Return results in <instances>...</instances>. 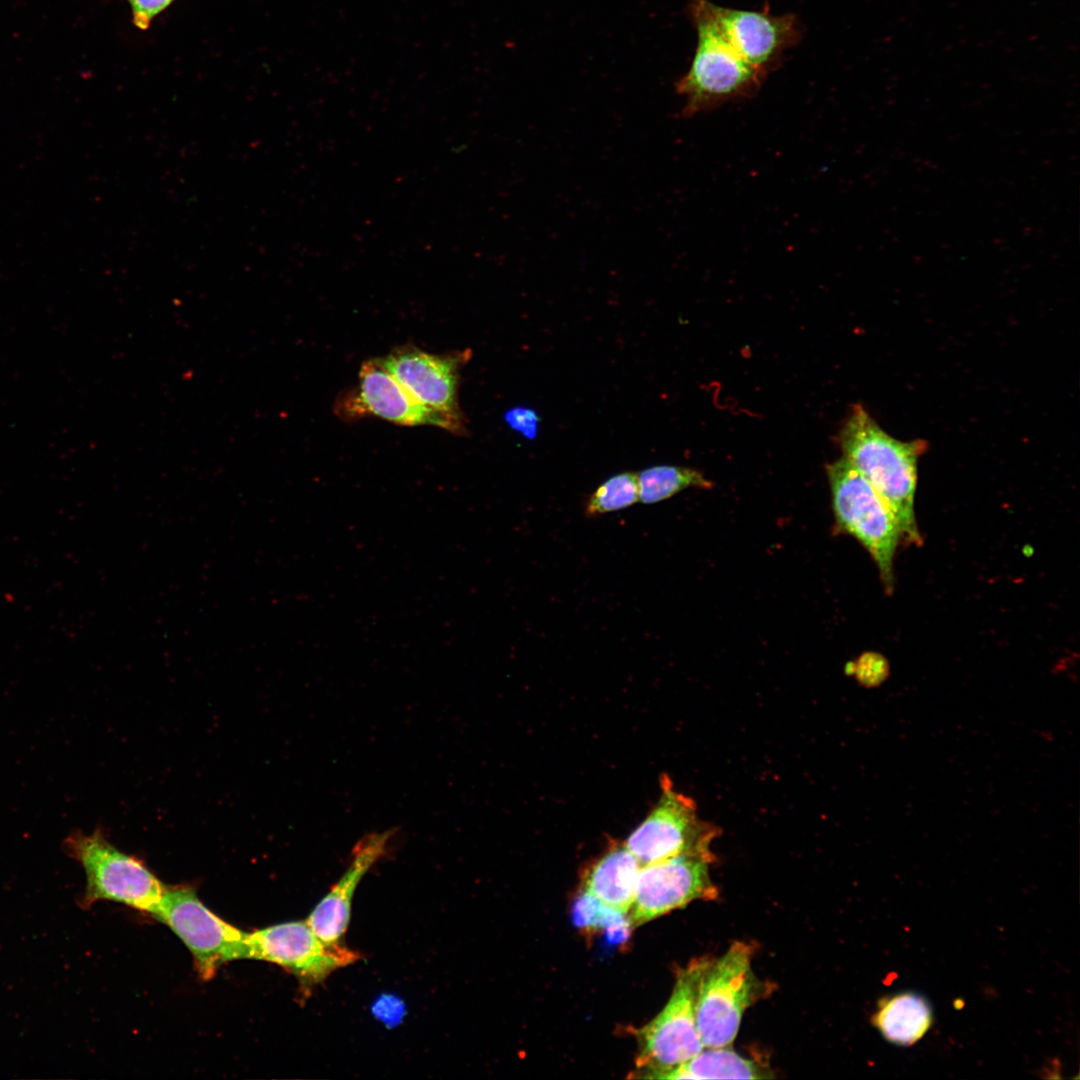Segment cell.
I'll return each instance as SVG.
<instances>
[{
    "label": "cell",
    "mask_w": 1080,
    "mask_h": 1080,
    "mask_svg": "<svg viewBox=\"0 0 1080 1080\" xmlns=\"http://www.w3.org/2000/svg\"><path fill=\"white\" fill-rule=\"evenodd\" d=\"M839 443L843 457L886 501L896 517L902 537L919 543L914 510L917 465L927 442L894 438L863 406L856 404L840 430Z\"/></svg>",
    "instance_id": "1"
},
{
    "label": "cell",
    "mask_w": 1080,
    "mask_h": 1080,
    "mask_svg": "<svg viewBox=\"0 0 1080 1080\" xmlns=\"http://www.w3.org/2000/svg\"><path fill=\"white\" fill-rule=\"evenodd\" d=\"M708 0H689L688 13L697 34L690 68L676 83L684 97L681 115L690 118L721 105L751 98L767 76L746 63L721 32Z\"/></svg>",
    "instance_id": "2"
},
{
    "label": "cell",
    "mask_w": 1080,
    "mask_h": 1080,
    "mask_svg": "<svg viewBox=\"0 0 1080 1080\" xmlns=\"http://www.w3.org/2000/svg\"><path fill=\"white\" fill-rule=\"evenodd\" d=\"M63 849L85 871L86 887L78 901L80 907L88 909L97 901L110 900L154 913L166 886L142 861L110 843L101 830L91 834L71 832L64 839Z\"/></svg>",
    "instance_id": "3"
},
{
    "label": "cell",
    "mask_w": 1080,
    "mask_h": 1080,
    "mask_svg": "<svg viewBox=\"0 0 1080 1080\" xmlns=\"http://www.w3.org/2000/svg\"><path fill=\"white\" fill-rule=\"evenodd\" d=\"M832 508L840 530L869 552L887 589L893 586V560L902 538L896 517L875 488L844 458L827 466Z\"/></svg>",
    "instance_id": "4"
},
{
    "label": "cell",
    "mask_w": 1080,
    "mask_h": 1080,
    "mask_svg": "<svg viewBox=\"0 0 1080 1080\" xmlns=\"http://www.w3.org/2000/svg\"><path fill=\"white\" fill-rule=\"evenodd\" d=\"M752 948L735 942L718 959H708L696 1005V1023L704 1048L730 1047L746 1009L761 994L752 969Z\"/></svg>",
    "instance_id": "5"
},
{
    "label": "cell",
    "mask_w": 1080,
    "mask_h": 1080,
    "mask_svg": "<svg viewBox=\"0 0 1080 1080\" xmlns=\"http://www.w3.org/2000/svg\"><path fill=\"white\" fill-rule=\"evenodd\" d=\"M708 959L682 969L661 1012L639 1031L637 1067L642 1077H656L704 1049L696 1023L699 984Z\"/></svg>",
    "instance_id": "6"
},
{
    "label": "cell",
    "mask_w": 1080,
    "mask_h": 1080,
    "mask_svg": "<svg viewBox=\"0 0 1080 1080\" xmlns=\"http://www.w3.org/2000/svg\"><path fill=\"white\" fill-rule=\"evenodd\" d=\"M152 915L184 942L204 980L226 962L247 959L246 932L209 910L191 887H166Z\"/></svg>",
    "instance_id": "7"
},
{
    "label": "cell",
    "mask_w": 1080,
    "mask_h": 1080,
    "mask_svg": "<svg viewBox=\"0 0 1080 1080\" xmlns=\"http://www.w3.org/2000/svg\"><path fill=\"white\" fill-rule=\"evenodd\" d=\"M661 796L624 844L641 866L677 855L711 851L719 830L698 817L695 802L666 777Z\"/></svg>",
    "instance_id": "8"
},
{
    "label": "cell",
    "mask_w": 1080,
    "mask_h": 1080,
    "mask_svg": "<svg viewBox=\"0 0 1080 1080\" xmlns=\"http://www.w3.org/2000/svg\"><path fill=\"white\" fill-rule=\"evenodd\" d=\"M712 851L684 853L641 866L634 899L628 913L631 927H637L695 900L718 897L709 866Z\"/></svg>",
    "instance_id": "9"
},
{
    "label": "cell",
    "mask_w": 1080,
    "mask_h": 1080,
    "mask_svg": "<svg viewBox=\"0 0 1080 1080\" xmlns=\"http://www.w3.org/2000/svg\"><path fill=\"white\" fill-rule=\"evenodd\" d=\"M247 959L271 962L294 974L305 985L325 981L334 971L360 959L342 943L322 941L305 921L276 924L246 933Z\"/></svg>",
    "instance_id": "10"
},
{
    "label": "cell",
    "mask_w": 1080,
    "mask_h": 1080,
    "mask_svg": "<svg viewBox=\"0 0 1080 1080\" xmlns=\"http://www.w3.org/2000/svg\"><path fill=\"white\" fill-rule=\"evenodd\" d=\"M470 356V350L431 354L404 346L379 361L418 402L465 425L457 395L460 370Z\"/></svg>",
    "instance_id": "11"
},
{
    "label": "cell",
    "mask_w": 1080,
    "mask_h": 1080,
    "mask_svg": "<svg viewBox=\"0 0 1080 1080\" xmlns=\"http://www.w3.org/2000/svg\"><path fill=\"white\" fill-rule=\"evenodd\" d=\"M713 16L740 57L765 76L781 63L785 52L801 39L798 18L793 14L775 16L768 7L750 11L711 3Z\"/></svg>",
    "instance_id": "12"
},
{
    "label": "cell",
    "mask_w": 1080,
    "mask_h": 1080,
    "mask_svg": "<svg viewBox=\"0 0 1080 1080\" xmlns=\"http://www.w3.org/2000/svg\"><path fill=\"white\" fill-rule=\"evenodd\" d=\"M339 409L350 418L372 415L398 425H432L456 434L466 432L464 424L418 402L379 359L362 364L358 386Z\"/></svg>",
    "instance_id": "13"
},
{
    "label": "cell",
    "mask_w": 1080,
    "mask_h": 1080,
    "mask_svg": "<svg viewBox=\"0 0 1080 1080\" xmlns=\"http://www.w3.org/2000/svg\"><path fill=\"white\" fill-rule=\"evenodd\" d=\"M392 835V831L370 833L358 841L343 875L307 917L309 927L325 943H341L350 922L356 888L371 867L384 856Z\"/></svg>",
    "instance_id": "14"
},
{
    "label": "cell",
    "mask_w": 1080,
    "mask_h": 1080,
    "mask_svg": "<svg viewBox=\"0 0 1080 1080\" xmlns=\"http://www.w3.org/2000/svg\"><path fill=\"white\" fill-rule=\"evenodd\" d=\"M640 863L623 845L610 848L587 871L583 891L606 906L628 915L635 894Z\"/></svg>",
    "instance_id": "15"
},
{
    "label": "cell",
    "mask_w": 1080,
    "mask_h": 1080,
    "mask_svg": "<svg viewBox=\"0 0 1080 1080\" xmlns=\"http://www.w3.org/2000/svg\"><path fill=\"white\" fill-rule=\"evenodd\" d=\"M873 1023L889 1042L910 1046L930 1028L932 1010L921 995L900 993L881 1001Z\"/></svg>",
    "instance_id": "16"
},
{
    "label": "cell",
    "mask_w": 1080,
    "mask_h": 1080,
    "mask_svg": "<svg viewBox=\"0 0 1080 1080\" xmlns=\"http://www.w3.org/2000/svg\"><path fill=\"white\" fill-rule=\"evenodd\" d=\"M771 1071L758 1062L745 1058L730 1047L704 1048L682 1064L671 1068L656 1079H767Z\"/></svg>",
    "instance_id": "17"
},
{
    "label": "cell",
    "mask_w": 1080,
    "mask_h": 1080,
    "mask_svg": "<svg viewBox=\"0 0 1080 1080\" xmlns=\"http://www.w3.org/2000/svg\"><path fill=\"white\" fill-rule=\"evenodd\" d=\"M639 498L643 504L665 501L690 488H711L710 480L698 470L676 465H656L639 473Z\"/></svg>",
    "instance_id": "18"
},
{
    "label": "cell",
    "mask_w": 1080,
    "mask_h": 1080,
    "mask_svg": "<svg viewBox=\"0 0 1080 1080\" xmlns=\"http://www.w3.org/2000/svg\"><path fill=\"white\" fill-rule=\"evenodd\" d=\"M639 498L637 473L626 471L602 482L586 499L584 513L597 517L633 506Z\"/></svg>",
    "instance_id": "19"
},
{
    "label": "cell",
    "mask_w": 1080,
    "mask_h": 1080,
    "mask_svg": "<svg viewBox=\"0 0 1080 1080\" xmlns=\"http://www.w3.org/2000/svg\"><path fill=\"white\" fill-rule=\"evenodd\" d=\"M573 920L578 928L585 930L605 929L609 939L614 942L624 940L632 928L626 915L606 906L585 891L574 903Z\"/></svg>",
    "instance_id": "20"
},
{
    "label": "cell",
    "mask_w": 1080,
    "mask_h": 1080,
    "mask_svg": "<svg viewBox=\"0 0 1080 1080\" xmlns=\"http://www.w3.org/2000/svg\"><path fill=\"white\" fill-rule=\"evenodd\" d=\"M174 0H127L133 24L141 30H146L152 21L168 8Z\"/></svg>",
    "instance_id": "21"
},
{
    "label": "cell",
    "mask_w": 1080,
    "mask_h": 1080,
    "mask_svg": "<svg viewBox=\"0 0 1080 1080\" xmlns=\"http://www.w3.org/2000/svg\"><path fill=\"white\" fill-rule=\"evenodd\" d=\"M505 422L514 430L528 439H534L538 432L539 418L537 413L527 407H515L505 414Z\"/></svg>",
    "instance_id": "22"
}]
</instances>
